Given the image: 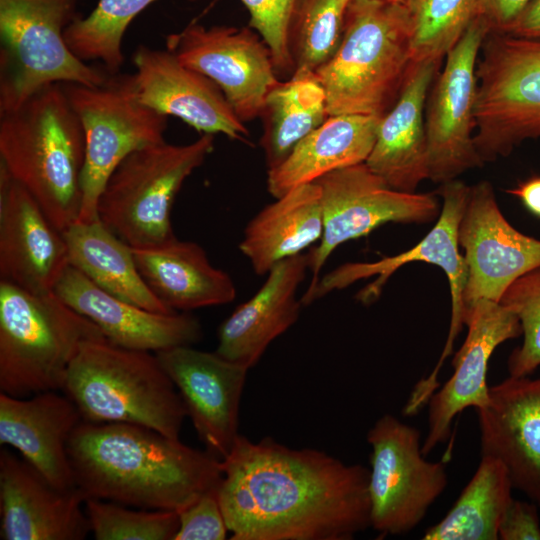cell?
Here are the masks:
<instances>
[{
    "instance_id": "18",
    "label": "cell",
    "mask_w": 540,
    "mask_h": 540,
    "mask_svg": "<svg viewBox=\"0 0 540 540\" xmlns=\"http://www.w3.org/2000/svg\"><path fill=\"white\" fill-rule=\"evenodd\" d=\"M468 333L456 352L450 379L428 400V430L422 444L427 456L448 440L455 417L469 407L483 408L489 402L487 372L495 349L522 335L518 317L500 302L480 300L465 314Z\"/></svg>"
},
{
    "instance_id": "1",
    "label": "cell",
    "mask_w": 540,
    "mask_h": 540,
    "mask_svg": "<svg viewBox=\"0 0 540 540\" xmlns=\"http://www.w3.org/2000/svg\"><path fill=\"white\" fill-rule=\"evenodd\" d=\"M218 499L231 540H351L371 527L369 469L239 434Z\"/></svg>"
},
{
    "instance_id": "4",
    "label": "cell",
    "mask_w": 540,
    "mask_h": 540,
    "mask_svg": "<svg viewBox=\"0 0 540 540\" xmlns=\"http://www.w3.org/2000/svg\"><path fill=\"white\" fill-rule=\"evenodd\" d=\"M411 63V20L404 2L351 0L337 50L315 71L329 116H384Z\"/></svg>"
},
{
    "instance_id": "25",
    "label": "cell",
    "mask_w": 540,
    "mask_h": 540,
    "mask_svg": "<svg viewBox=\"0 0 540 540\" xmlns=\"http://www.w3.org/2000/svg\"><path fill=\"white\" fill-rule=\"evenodd\" d=\"M440 63L412 62L395 103L380 119L365 164L395 190L414 193L429 179L424 108Z\"/></svg>"
},
{
    "instance_id": "3",
    "label": "cell",
    "mask_w": 540,
    "mask_h": 540,
    "mask_svg": "<svg viewBox=\"0 0 540 540\" xmlns=\"http://www.w3.org/2000/svg\"><path fill=\"white\" fill-rule=\"evenodd\" d=\"M85 151L81 121L60 83L0 112V165L60 232L79 219Z\"/></svg>"
},
{
    "instance_id": "14",
    "label": "cell",
    "mask_w": 540,
    "mask_h": 540,
    "mask_svg": "<svg viewBox=\"0 0 540 540\" xmlns=\"http://www.w3.org/2000/svg\"><path fill=\"white\" fill-rule=\"evenodd\" d=\"M166 49L217 84L244 123L261 117L268 92L280 81L270 49L246 27L192 21L166 36Z\"/></svg>"
},
{
    "instance_id": "30",
    "label": "cell",
    "mask_w": 540,
    "mask_h": 540,
    "mask_svg": "<svg viewBox=\"0 0 540 540\" xmlns=\"http://www.w3.org/2000/svg\"><path fill=\"white\" fill-rule=\"evenodd\" d=\"M69 264L98 287L149 311H176L161 302L142 278L132 248L100 220L76 222L62 232Z\"/></svg>"
},
{
    "instance_id": "23",
    "label": "cell",
    "mask_w": 540,
    "mask_h": 540,
    "mask_svg": "<svg viewBox=\"0 0 540 540\" xmlns=\"http://www.w3.org/2000/svg\"><path fill=\"white\" fill-rule=\"evenodd\" d=\"M54 293L120 347L156 353L191 346L203 335L196 317L186 312L157 313L124 301L98 287L70 264Z\"/></svg>"
},
{
    "instance_id": "43",
    "label": "cell",
    "mask_w": 540,
    "mask_h": 540,
    "mask_svg": "<svg viewBox=\"0 0 540 540\" xmlns=\"http://www.w3.org/2000/svg\"><path fill=\"white\" fill-rule=\"evenodd\" d=\"M507 192L517 197L529 212L540 217V176L521 181Z\"/></svg>"
},
{
    "instance_id": "24",
    "label": "cell",
    "mask_w": 540,
    "mask_h": 540,
    "mask_svg": "<svg viewBox=\"0 0 540 540\" xmlns=\"http://www.w3.org/2000/svg\"><path fill=\"white\" fill-rule=\"evenodd\" d=\"M74 402L65 394L45 391L29 398L0 393V444L21 453L55 488H76L68 442L82 422Z\"/></svg>"
},
{
    "instance_id": "9",
    "label": "cell",
    "mask_w": 540,
    "mask_h": 540,
    "mask_svg": "<svg viewBox=\"0 0 540 540\" xmlns=\"http://www.w3.org/2000/svg\"><path fill=\"white\" fill-rule=\"evenodd\" d=\"M480 51L473 139L485 163L540 137V41L489 32Z\"/></svg>"
},
{
    "instance_id": "41",
    "label": "cell",
    "mask_w": 540,
    "mask_h": 540,
    "mask_svg": "<svg viewBox=\"0 0 540 540\" xmlns=\"http://www.w3.org/2000/svg\"><path fill=\"white\" fill-rule=\"evenodd\" d=\"M531 0H479L478 15L489 32L502 33Z\"/></svg>"
},
{
    "instance_id": "39",
    "label": "cell",
    "mask_w": 540,
    "mask_h": 540,
    "mask_svg": "<svg viewBox=\"0 0 540 540\" xmlns=\"http://www.w3.org/2000/svg\"><path fill=\"white\" fill-rule=\"evenodd\" d=\"M174 540H223L228 528L218 499V489L207 491L178 512Z\"/></svg>"
},
{
    "instance_id": "37",
    "label": "cell",
    "mask_w": 540,
    "mask_h": 540,
    "mask_svg": "<svg viewBox=\"0 0 540 540\" xmlns=\"http://www.w3.org/2000/svg\"><path fill=\"white\" fill-rule=\"evenodd\" d=\"M500 303L518 317L522 344L508 358L511 376H530L540 367V268L516 279L504 292Z\"/></svg>"
},
{
    "instance_id": "34",
    "label": "cell",
    "mask_w": 540,
    "mask_h": 540,
    "mask_svg": "<svg viewBox=\"0 0 540 540\" xmlns=\"http://www.w3.org/2000/svg\"><path fill=\"white\" fill-rule=\"evenodd\" d=\"M411 20V60L441 61L478 16L479 0H405Z\"/></svg>"
},
{
    "instance_id": "28",
    "label": "cell",
    "mask_w": 540,
    "mask_h": 540,
    "mask_svg": "<svg viewBox=\"0 0 540 540\" xmlns=\"http://www.w3.org/2000/svg\"><path fill=\"white\" fill-rule=\"evenodd\" d=\"M380 119L360 114L328 116L278 166L268 169V192L278 198L330 172L365 163L375 144Z\"/></svg>"
},
{
    "instance_id": "22",
    "label": "cell",
    "mask_w": 540,
    "mask_h": 540,
    "mask_svg": "<svg viewBox=\"0 0 540 540\" xmlns=\"http://www.w3.org/2000/svg\"><path fill=\"white\" fill-rule=\"evenodd\" d=\"M85 500L77 487L59 490L25 459L1 449V539L83 540L90 532Z\"/></svg>"
},
{
    "instance_id": "29",
    "label": "cell",
    "mask_w": 540,
    "mask_h": 540,
    "mask_svg": "<svg viewBox=\"0 0 540 540\" xmlns=\"http://www.w3.org/2000/svg\"><path fill=\"white\" fill-rule=\"evenodd\" d=\"M323 233L321 189L317 181L292 188L259 211L246 225L239 250L258 275L302 254Z\"/></svg>"
},
{
    "instance_id": "36",
    "label": "cell",
    "mask_w": 540,
    "mask_h": 540,
    "mask_svg": "<svg viewBox=\"0 0 540 540\" xmlns=\"http://www.w3.org/2000/svg\"><path fill=\"white\" fill-rule=\"evenodd\" d=\"M85 511L97 540H174L179 529V515L173 510H134L86 498Z\"/></svg>"
},
{
    "instance_id": "2",
    "label": "cell",
    "mask_w": 540,
    "mask_h": 540,
    "mask_svg": "<svg viewBox=\"0 0 540 540\" xmlns=\"http://www.w3.org/2000/svg\"><path fill=\"white\" fill-rule=\"evenodd\" d=\"M75 485L86 498L179 512L218 489L221 460L156 430L82 421L68 442Z\"/></svg>"
},
{
    "instance_id": "27",
    "label": "cell",
    "mask_w": 540,
    "mask_h": 540,
    "mask_svg": "<svg viewBox=\"0 0 540 540\" xmlns=\"http://www.w3.org/2000/svg\"><path fill=\"white\" fill-rule=\"evenodd\" d=\"M132 252L147 286L173 311L224 305L236 297L230 275L214 267L195 242L175 238L158 246L132 248Z\"/></svg>"
},
{
    "instance_id": "38",
    "label": "cell",
    "mask_w": 540,
    "mask_h": 540,
    "mask_svg": "<svg viewBox=\"0 0 540 540\" xmlns=\"http://www.w3.org/2000/svg\"><path fill=\"white\" fill-rule=\"evenodd\" d=\"M250 14V26L271 51L277 73L295 70L289 43L291 15L297 0H240Z\"/></svg>"
},
{
    "instance_id": "17",
    "label": "cell",
    "mask_w": 540,
    "mask_h": 540,
    "mask_svg": "<svg viewBox=\"0 0 540 540\" xmlns=\"http://www.w3.org/2000/svg\"><path fill=\"white\" fill-rule=\"evenodd\" d=\"M175 385L199 439L222 460L238 433L239 404L248 368L191 346L155 353Z\"/></svg>"
},
{
    "instance_id": "35",
    "label": "cell",
    "mask_w": 540,
    "mask_h": 540,
    "mask_svg": "<svg viewBox=\"0 0 540 540\" xmlns=\"http://www.w3.org/2000/svg\"><path fill=\"white\" fill-rule=\"evenodd\" d=\"M351 0H297L289 43L295 69L316 71L337 50Z\"/></svg>"
},
{
    "instance_id": "15",
    "label": "cell",
    "mask_w": 540,
    "mask_h": 540,
    "mask_svg": "<svg viewBox=\"0 0 540 540\" xmlns=\"http://www.w3.org/2000/svg\"><path fill=\"white\" fill-rule=\"evenodd\" d=\"M470 186L454 179L442 183L437 194L442 198L439 218L428 234L414 247L392 257L371 263H346L320 279L307 305L329 292L342 289L366 278L376 279L358 293V300L367 304L380 295L390 276L400 267L421 261L440 267L446 274L451 294V321L448 337L440 359L431 372L437 377L443 361L453 348L463 321V291L467 279V266L459 251V226L468 201Z\"/></svg>"
},
{
    "instance_id": "40",
    "label": "cell",
    "mask_w": 540,
    "mask_h": 540,
    "mask_svg": "<svg viewBox=\"0 0 540 540\" xmlns=\"http://www.w3.org/2000/svg\"><path fill=\"white\" fill-rule=\"evenodd\" d=\"M539 506L513 499L507 505L498 529L501 540H540Z\"/></svg>"
},
{
    "instance_id": "5",
    "label": "cell",
    "mask_w": 540,
    "mask_h": 540,
    "mask_svg": "<svg viewBox=\"0 0 540 540\" xmlns=\"http://www.w3.org/2000/svg\"><path fill=\"white\" fill-rule=\"evenodd\" d=\"M90 423H127L179 439L185 405L156 354L104 339L84 342L61 389Z\"/></svg>"
},
{
    "instance_id": "11",
    "label": "cell",
    "mask_w": 540,
    "mask_h": 540,
    "mask_svg": "<svg viewBox=\"0 0 540 540\" xmlns=\"http://www.w3.org/2000/svg\"><path fill=\"white\" fill-rule=\"evenodd\" d=\"M420 438L417 428L391 414L367 433L371 527L382 536L413 530L447 486L445 463L426 460Z\"/></svg>"
},
{
    "instance_id": "10",
    "label": "cell",
    "mask_w": 540,
    "mask_h": 540,
    "mask_svg": "<svg viewBox=\"0 0 540 540\" xmlns=\"http://www.w3.org/2000/svg\"><path fill=\"white\" fill-rule=\"evenodd\" d=\"M85 134L82 206L77 222L99 220V196L130 153L165 141L168 116L141 103L134 73L109 74L101 85L62 84Z\"/></svg>"
},
{
    "instance_id": "32",
    "label": "cell",
    "mask_w": 540,
    "mask_h": 540,
    "mask_svg": "<svg viewBox=\"0 0 540 540\" xmlns=\"http://www.w3.org/2000/svg\"><path fill=\"white\" fill-rule=\"evenodd\" d=\"M513 485L504 465L481 456L471 480L445 517L429 527L424 540H497Z\"/></svg>"
},
{
    "instance_id": "13",
    "label": "cell",
    "mask_w": 540,
    "mask_h": 540,
    "mask_svg": "<svg viewBox=\"0 0 540 540\" xmlns=\"http://www.w3.org/2000/svg\"><path fill=\"white\" fill-rule=\"evenodd\" d=\"M489 28L477 16L446 55L427 100L425 127L429 179L445 183L470 169L483 166L475 144L476 67Z\"/></svg>"
},
{
    "instance_id": "42",
    "label": "cell",
    "mask_w": 540,
    "mask_h": 540,
    "mask_svg": "<svg viewBox=\"0 0 540 540\" xmlns=\"http://www.w3.org/2000/svg\"><path fill=\"white\" fill-rule=\"evenodd\" d=\"M502 33L540 41V0H531Z\"/></svg>"
},
{
    "instance_id": "31",
    "label": "cell",
    "mask_w": 540,
    "mask_h": 540,
    "mask_svg": "<svg viewBox=\"0 0 540 540\" xmlns=\"http://www.w3.org/2000/svg\"><path fill=\"white\" fill-rule=\"evenodd\" d=\"M329 116L325 90L315 71L295 69L267 94L261 114V146L268 169L278 166L293 148Z\"/></svg>"
},
{
    "instance_id": "33",
    "label": "cell",
    "mask_w": 540,
    "mask_h": 540,
    "mask_svg": "<svg viewBox=\"0 0 540 540\" xmlns=\"http://www.w3.org/2000/svg\"><path fill=\"white\" fill-rule=\"evenodd\" d=\"M156 1L98 0L87 16L75 17L66 27V43L82 61H99L109 74L118 73L124 63L122 42L128 26Z\"/></svg>"
},
{
    "instance_id": "19",
    "label": "cell",
    "mask_w": 540,
    "mask_h": 540,
    "mask_svg": "<svg viewBox=\"0 0 540 540\" xmlns=\"http://www.w3.org/2000/svg\"><path fill=\"white\" fill-rule=\"evenodd\" d=\"M68 266L62 232L0 165V280L32 293H51Z\"/></svg>"
},
{
    "instance_id": "16",
    "label": "cell",
    "mask_w": 540,
    "mask_h": 540,
    "mask_svg": "<svg viewBox=\"0 0 540 540\" xmlns=\"http://www.w3.org/2000/svg\"><path fill=\"white\" fill-rule=\"evenodd\" d=\"M467 279L463 291V321L480 300L500 302L522 275L540 268V240L514 228L502 214L492 184L470 186L459 226Z\"/></svg>"
},
{
    "instance_id": "44",
    "label": "cell",
    "mask_w": 540,
    "mask_h": 540,
    "mask_svg": "<svg viewBox=\"0 0 540 540\" xmlns=\"http://www.w3.org/2000/svg\"><path fill=\"white\" fill-rule=\"evenodd\" d=\"M392 1H396V2H404L405 0H392Z\"/></svg>"
},
{
    "instance_id": "21",
    "label": "cell",
    "mask_w": 540,
    "mask_h": 540,
    "mask_svg": "<svg viewBox=\"0 0 540 540\" xmlns=\"http://www.w3.org/2000/svg\"><path fill=\"white\" fill-rule=\"evenodd\" d=\"M481 456L499 460L513 488L540 507V376H511L476 409Z\"/></svg>"
},
{
    "instance_id": "20",
    "label": "cell",
    "mask_w": 540,
    "mask_h": 540,
    "mask_svg": "<svg viewBox=\"0 0 540 540\" xmlns=\"http://www.w3.org/2000/svg\"><path fill=\"white\" fill-rule=\"evenodd\" d=\"M132 61L141 103L203 134L247 141L249 130L210 78L184 65L168 49L139 45Z\"/></svg>"
},
{
    "instance_id": "6",
    "label": "cell",
    "mask_w": 540,
    "mask_h": 540,
    "mask_svg": "<svg viewBox=\"0 0 540 540\" xmlns=\"http://www.w3.org/2000/svg\"><path fill=\"white\" fill-rule=\"evenodd\" d=\"M54 292L37 294L0 280V391L26 398L62 389L81 345L104 339Z\"/></svg>"
},
{
    "instance_id": "12",
    "label": "cell",
    "mask_w": 540,
    "mask_h": 540,
    "mask_svg": "<svg viewBox=\"0 0 540 540\" xmlns=\"http://www.w3.org/2000/svg\"><path fill=\"white\" fill-rule=\"evenodd\" d=\"M316 181L321 189L323 233L308 253L312 276L301 298L303 305H307L322 268L338 246L387 223L425 224L439 214L434 194L395 190L365 163L335 170Z\"/></svg>"
},
{
    "instance_id": "26",
    "label": "cell",
    "mask_w": 540,
    "mask_h": 540,
    "mask_svg": "<svg viewBox=\"0 0 540 540\" xmlns=\"http://www.w3.org/2000/svg\"><path fill=\"white\" fill-rule=\"evenodd\" d=\"M308 269V253L274 265L259 290L219 326L215 352L253 367L270 343L298 320L303 304L297 291Z\"/></svg>"
},
{
    "instance_id": "8",
    "label": "cell",
    "mask_w": 540,
    "mask_h": 540,
    "mask_svg": "<svg viewBox=\"0 0 540 540\" xmlns=\"http://www.w3.org/2000/svg\"><path fill=\"white\" fill-rule=\"evenodd\" d=\"M79 0H0V112L54 83L97 86L109 73L79 59L64 32Z\"/></svg>"
},
{
    "instance_id": "7",
    "label": "cell",
    "mask_w": 540,
    "mask_h": 540,
    "mask_svg": "<svg viewBox=\"0 0 540 540\" xmlns=\"http://www.w3.org/2000/svg\"><path fill=\"white\" fill-rule=\"evenodd\" d=\"M214 135L175 145L163 141L135 150L108 178L97 203L99 220L132 248L176 238L171 210L184 181L213 151Z\"/></svg>"
}]
</instances>
